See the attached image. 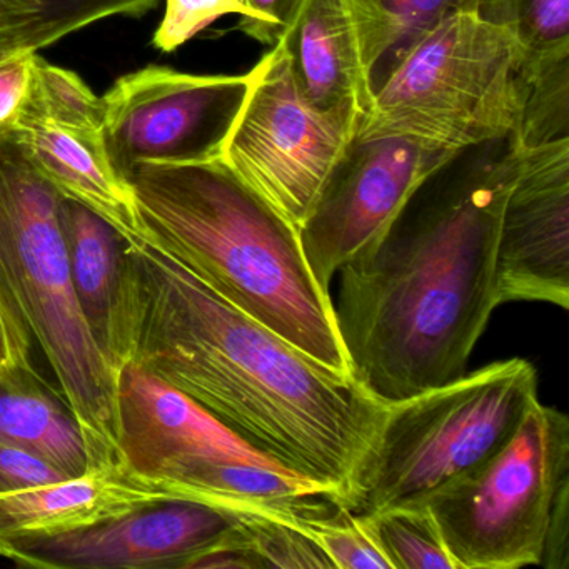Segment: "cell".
I'll use <instances>...</instances> for the list:
<instances>
[{
  "instance_id": "5",
  "label": "cell",
  "mask_w": 569,
  "mask_h": 569,
  "mask_svg": "<svg viewBox=\"0 0 569 569\" xmlns=\"http://www.w3.org/2000/svg\"><path fill=\"white\" fill-rule=\"evenodd\" d=\"M538 399L535 366L511 358L382 405L336 505L355 516L425 505L499 451Z\"/></svg>"
},
{
  "instance_id": "24",
  "label": "cell",
  "mask_w": 569,
  "mask_h": 569,
  "mask_svg": "<svg viewBox=\"0 0 569 569\" xmlns=\"http://www.w3.org/2000/svg\"><path fill=\"white\" fill-rule=\"evenodd\" d=\"M226 16L248 18L239 0H168L166 16L154 36V46L172 52Z\"/></svg>"
},
{
  "instance_id": "22",
  "label": "cell",
  "mask_w": 569,
  "mask_h": 569,
  "mask_svg": "<svg viewBox=\"0 0 569 569\" xmlns=\"http://www.w3.org/2000/svg\"><path fill=\"white\" fill-rule=\"evenodd\" d=\"M525 104L515 136L508 141L535 149L569 139V62L522 81Z\"/></svg>"
},
{
  "instance_id": "7",
  "label": "cell",
  "mask_w": 569,
  "mask_h": 569,
  "mask_svg": "<svg viewBox=\"0 0 569 569\" xmlns=\"http://www.w3.org/2000/svg\"><path fill=\"white\" fill-rule=\"evenodd\" d=\"M569 482V418L541 401L509 441L425 502L456 569L541 565L546 528Z\"/></svg>"
},
{
  "instance_id": "34",
  "label": "cell",
  "mask_w": 569,
  "mask_h": 569,
  "mask_svg": "<svg viewBox=\"0 0 569 569\" xmlns=\"http://www.w3.org/2000/svg\"><path fill=\"white\" fill-rule=\"evenodd\" d=\"M0 558L11 559V561H14V552H12V549L9 548V546L0 545Z\"/></svg>"
},
{
  "instance_id": "6",
  "label": "cell",
  "mask_w": 569,
  "mask_h": 569,
  "mask_svg": "<svg viewBox=\"0 0 569 569\" xmlns=\"http://www.w3.org/2000/svg\"><path fill=\"white\" fill-rule=\"evenodd\" d=\"M392 54L358 141L402 138L459 156L515 136L525 86L508 32L476 12H455Z\"/></svg>"
},
{
  "instance_id": "20",
  "label": "cell",
  "mask_w": 569,
  "mask_h": 569,
  "mask_svg": "<svg viewBox=\"0 0 569 569\" xmlns=\"http://www.w3.org/2000/svg\"><path fill=\"white\" fill-rule=\"evenodd\" d=\"M391 569H456L438 526L425 506L356 516Z\"/></svg>"
},
{
  "instance_id": "33",
  "label": "cell",
  "mask_w": 569,
  "mask_h": 569,
  "mask_svg": "<svg viewBox=\"0 0 569 569\" xmlns=\"http://www.w3.org/2000/svg\"><path fill=\"white\" fill-rule=\"evenodd\" d=\"M46 12L44 0H0V34L31 24Z\"/></svg>"
},
{
  "instance_id": "29",
  "label": "cell",
  "mask_w": 569,
  "mask_h": 569,
  "mask_svg": "<svg viewBox=\"0 0 569 569\" xmlns=\"http://www.w3.org/2000/svg\"><path fill=\"white\" fill-rule=\"evenodd\" d=\"M34 54L28 52L0 64V128H14L28 102Z\"/></svg>"
},
{
  "instance_id": "13",
  "label": "cell",
  "mask_w": 569,
  "mask_h": 569,
  "mask_svg": "<svg viewBox=\"0 0 569 569\" xmlns=\"http://www.w3.org/2000/svg\"><path fill=\"white\" fill-rule=\"evenodd\" d=\"M302 94L368 114L379 62L398 48L379 0H305L281 39Z\"/></svg>"
},
{
  "instance_id": "26",
  "label": "cell",
  "mask_w": 569,
  "mask_h": 569,
  "mask_svg": "<svg viewBox=\"0 0 569 569\" xmlns=\"http://www.w3.org/2000/svg\"><path fill=\"white\" fill-rule=\"evenodd\" d=\"M379 4L391 21L398 48L446 16L476 9V0H379Z\"/></svg>"
},
{
  "instance_id": "2",
  "label": "cell",
  "mask_w": 569,
  "mask_h": 569,
  "mask_svg": "<svg viewBox=\"0 0 569 569\" xmlns=\"http://www.w3.org/2000/svg\"><path fill=\"white\" fill-rule=\"evenodd\" d=\"M426 192L339 269V336L349 375L379 405L455 381L496 309L495 261L521 148Z\"/></svg>"
},
{
  "instance_id": "23",
  "label": "cell",
  "mask_w": 569,
  "mask_h": 569,
  "mask_svg": "<svg viewBox=\"0 0 569 569\" xmlns=\"http://www.w3.org/2000/svg\"><path fill=\"white\" fill-rule=\"evenodd\" d=\"M298 525L318 542L335 569H391L362 522L335 501L301 516Z\"/></svg>"
},
{
  "instance_id": "8",
  "label": "cell",
  "mask_w": 569,
  "mask_h": 569,
  "mask_svg": "<svg viewBox=\"0 0 569 569\" xmlns=\"http://www.w3.org/2000/svg\"><path fill=\"white\" fill-rule=\"evenodd\" d=\"M252 72L222 159L299 228L358 141L362 114L312 104L281 42Z\"/></svg>"
},
{
  "instance_id": "27",
  "label": "cell",
  "mask_w": 569,
  "mask_h": 569,
  "mask_svg": "<svg viewBox=\"0 0 569 569\" xmlns=\"http://www.w3.org/2000/svg\"><path fill=\"white\" fill-rule=\"evenodd\" d=\"M69 478L48 458L21 448L0 445V495L22 491Z\"/></svg>"
},
{
  "instance_id": "18",
  "label": "cell",
  "mask_w": 569,
  "mask_h": 569,
  "mask_svg": "<svg viewBox=\"0 0 569 569\" xmlns=\"http://www.w3.org/2000/svg\"><path fill=\"white\" fill-rule=\"evenodd\" d=\"M0 445L31 449L69 478L89 469L81 428L68 401L39 372L0 381Z\"/></svg>"
},
{
  "instance_id": "9",
  "label": "cell",
  "mask_w": 569,
  "mask_h": 569,
  "mask_svg": "<svg viewBox=\"0 0 569 569\" xmlns=\"http://www.w3.org/2000/svg\"><path fill=\"white\" fill-rule=\"evenodd\" d=\"M252 78V69L196 76L149 66L119 79L102 98L106 146L119 178L142 164L221 159Z\"/></svg>"
},
{
  "instance_id": "19",
  "label": "cell",
  "mask_w": 569,
  "mask_h": 569,
  "mask_svg": "<svg viewBox=\"0 0 569 569\" xmlns=\"http://www.w3.org/2000/svg\"><path fill=\"white\" fill-rule=\"evenodd\" d=\"M475 12L515 39L522 81L569 62V0H476Z\"/></svg>"
},
{
  "instance_id": "31",
  "label": "cell",
  "mask_w": 569,
  "mask_h": 569,
  "mask_svg": "<svg viewBox=\"0 0 569 569\" xmlns=\"http://www.w3.org/2000/svg\"><path fill=\"white\" fill-rule=\"evenodd\" d=\"M548 569H569V482L559 489L546 528L541 565Z\"/></svg>"
},
{
  "instance_id": "32",
  "label": "cell",
  "mask_w": 569,
  "mask_h": 569,
  "mask_svg": "<svg viewBox=\"0 0 569 569\" xmlns=\"http://www.w3.org/2000/svg\"><path fill=\"white\" fill-rule=\"evenodd\" d=\"M48 11L81 12L92 16L96 21L112 18V16L146 14L154 8L158 0H44Z\"/></svg>"
},
{
  "instance_id": "4",
  "label": "cell",
  "mask_w": 569,
  "mask_h": 569,
  "mask_svg": "<svg viewBox=\"0 0 569 569\" xmlns=\"http://www.w3.org/2000/svg\"><path fill=\"white\" fill-rule=\"evenodd\" d=\"M64 196L16 128H0V302L48 359L89 469L121 466L118 375L79 309L61 226Z\"/></svg>"
},
{
  "instance_id": "16",
  "label": "cell",
  "mask_w": 569,
  "mask_h": 569,
  "mask_svg": "<svg viewBox=\"0 0 569 569\" xmlns=\"http://www.w3.org/2000/svg\"><path fill=\"white\" fill-rule=\"evenodd\" d=\"M169 499L131 478L122 466L0 495V545L78 531ZM11 548V546H9Z\"/></svg>"
},
{
  "instance_id": "25",
  "label": "cell",
  "mask_w": 569,
  "mask_h": 569,
  "mask_svg": "<svg viewBox=\"0 0 569 569\" xmlns=\"http://www.w3.org/2000/svg\"><path fill=\"white\" fill-rule=\"evenodd\" d=\"M92 16L81 12L48 11L38 21L0 34V64L28 52H38L72 32L94 24Z\"/></svg>"
},
{
  "instance_id": "17",
  "label": "cell",
  "mask_w": 569,
  "mask_h": 569,
  "mask_svg": "<svg viewBox=\"0 0 569 569\" xmlns=\"http://www.w3.org/2000/svg\"><path fill=\"white\" fill-rule=\"evenodd\" d=\"M62 236L79 309L96 345L119 372V311L128 241L101 216L64 198Z\"/></svg>"
},
{
  "instance_id": "28",
  "label": "cell",
  "mask_w": 569,
  "mask_h": 569,
  "mask_svg": "<svg viewBox=\"0 0 569 569\" xmlns=\"http://www.w3.org/2000/svg\"><path fill=\"white\" fill-rule=\"evenodd\" d=\"M248 18L239 19L238 29L261 44L274 48L295 21L305 0H239Z\"/></svg>"
},
{
  "instance_id": "35",
  "label": "cell",
  "mask_w": 569,
  "mask_h": 569,
  "mask_svg": "<svg viewBox=\"0 0 569 569\" xmlns=\"http://www.w3.org/2000/svg\"><path fill=\"white\" fill-rule=\"evenodd\" d=\"M0 381H2V376H0Z\"/></svg>"
},
{
  "instance_id": "12",
  "label": "cell",
  "mask_w": 569,
  "mask_h": 569,
  "mask_svg": "<svg viewBox=\"0 0 569 569\" xmlns=\"http://www.w3.org/2000/svg\"><path fill=\"white\" fill-rule=\"evenodd\" d=\"M239 525L226 509L161 499L78 531L9 542L14 562L42 569H189Z\"/></svg>"
},
{
  "instance_id": "11",
  "label": "cell",
  "mask_w": 569,
  "mask_h": 569,
  "mask_svg": "<svg viewBox=\"0 0 569 569\" xmlns=\"http://www.w3.org/2000/svg\"><path fill=\"white\" fill-rule=\"evenodd\" d=\"M516 301L569 309V139L521 149L502 206L496 308Z\"/></svg>"
},
{
  "instance_id": "30",
  "label": "cell",
  "mask_w": 569,
  "mask_h": 569,
  "mask_svg": "<svg viewBox=\"0 0 569 569\" xmlns=\"http://www.w3.org/2000/svg\"><path fill=\"white\" fill-rule=\"evenodd\" d=\"M31 336L0 302V376L2 379L34 375Z\"/></svg>"
},
{
  "instance_id": "15",
  "label": "cell",
  "mask_w": 569,
  "mask_h": 569,
  "mask_svg": "<svg viewBox=\"0 0 569 569\" xmlns=\"http://www.w3.org/2000/svg\"><path fill=\"white\" fill-rule=\"evenodd\" d=\"M14 128L64 198L101 216L126 241H144L131 189L108 154L104 119H52L24 106Z\"/></svg>"
},
{
  "instance_id": "10",
  "label": "cell",
  "mask_w": 569,
  "mask_h": 569,
  "mask_svg": "<svg viewBox=\"0 0 569 569\" xmlns=\"http://www.w3.org/2000/svg\"><path fill=\"white\" fill-rule=\"evenodd\" d=\"M456 158L409 139L356 141L298 228L321 288Z\"/></svg>"
},
{
  "instance_id": "14",
  "label": "cell",
  "mask_w": 569,
  "mask_h": 569,
  "mask_svg": "<svg viewBox=\"0 0 569 569\" xmlns=\"http://www.w3.org/2000/svg\"><path fill=\"white\" fill-rule=\"evenodd\" d=\"M118 416L121 466L146 486L208 459L269 461L188 396L132 362L118 372Z\"/></svg>"
},
{
  "instance_id": "1",
  "label": "cell",
  "mask_w": 569,
  "mask_h": 569,
  "mask_svg": "<svg viewBox=\"0 0 569 569\" xmlns=\"http://www.w3.org/2000/svg\"><path fill=\"white\" fill-rule=\"evenodd\" d=\"M126 362L188 396L252 451L335 502L382 406L148 241L126 246L119 369Z\"/></svg>"
},
{
  "instance_id": "3",
  "label": "cell",
  "mask_w": 569,
  "mask_h": 569,
  "mask_svg": "<svg viewBox=\"0 0 569 569\" xmlns=\"http://www.w3.org/2000/svg\"><path fill=\"white\" fill-rule=\"evenodd\" d=\"M124 179L144 241L319 365L351 378L331 292L316 279L298 226L224 159L142 164Z\"/></svg>"
},
{
  "instance_id": "21",
  "label": "cell",
  "mask_w": 569,
  "mask_h": 569,
  "mask_svg": "<svg viewBox=\"0 0 569 569\" xmlns=\"http://www.w3.org/2000/svg\"><path fill=\"white\" fill-rule=\"evenodd\" d=\"M239 535L259 568L335 569L318 542L299 528L298 519L241 515Z\"/></svg>"
}]
</instances>
